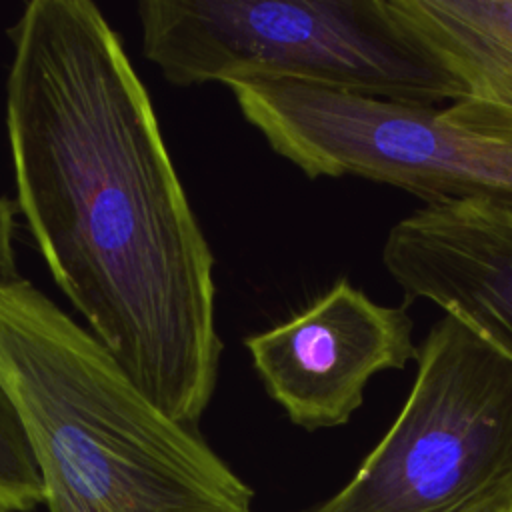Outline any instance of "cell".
I'll return each instance as SVG.
<instances>
[{"label": "cell", "instance_id": "2", "mask_svg": "<svg viewBox=\"0 0 512 512\" xmlns=\"http://www.w3.org/2000/svg\"><path fill=\"white\" fill-rule=\"evenodd\" d=\"M0 378L24 418L50 512H254L194 426L30 280L0 288Z\"/></svg>", "mask_w": 512, "mask_h": 512}, {"label": "cell", "instance_id": "6", "mask_svg": "<svg viewBox=\"0 0 512 512\" xmlns=\"http://www.w3.org/2000/svg\"><path fill=\"white\" fill-rule=\"evenodd\" d=\"M406 306L374 302L348 280L286 322L244 340L268 396L300 428L342 426L370 378L418 358Z\"/></svg>", "mask_w": 512, "mask_h": 512}, {"label": "cell", "instance_id": "1", "mask_svg": "<svg viewBox=\"0 0 512 512\" xmlns=\"http://www.w3.org/2000/svg\"><path fill=\"white\" fill-rule=\"evenodd\" d=\"M6 34L16 210L90 332L196 428L222 356L214 256L150 94L90 0H32Z\"/></svg>", "mask_w": 512, "mask_h": 512}, {"label": "cell", "instance_id": "4", "mask_svg": "<svg viewBox=\"0 0 512 512\" xmlns=\"http://www.w3.org/2000/svg\"><path fill=\"white\" fill-rule=\"evenodd\" d=\"M302 512H512V360L444 314L388 432L344 488Z\"/></svg>", "mask_w": 512, "mask_h": 512}, {"label": "cell", "instance_id": "7", "mask_svg": "<svg viewBox=\"0 0 512 512\" xmlns=\"http://www.w3.org/2000/svg\"><path fill=\"white\" fill-rule=\"evenodd\" d=\"M382 264L404 306L428 300L512 360V210L466 200L432 204L386 234Z\"/></svg>", "mask_w": 512, "mask_h": 512}, {"label": "cell", "instance_id": "11", "mask_svg": "<svg viewBox=\"0 0 512 512\" xmlns=\"http://www.w3.org/2000/svg\"><path fill=\"white\" fill-rule=\"evenodd\" d=\"M0 512H6V510H2V508H0Z\"/></svg>", "mask_w": 512, "mask_h": 512}, {"label": "cell", "instance_id": "9", "mask_svg": "<svg viewBox=\"0 0 512 512\" xmlns=\"http://www.w3.org/2000/svg\"><path fill=\"white\" fill-rule=\"evenodd\" d=\"M44 502L42 474L24 418L0 378V508L28 512Z\"/></svg>", "mask_w": 512, "mask_h": 512}, {"label": "cell", "instance_id": "10", "mask_svg": "<svg viewBox=\"0 0 512 512\" xmlns=\"http://www.w3.org/2000/svg\"><path fill=\"white\" fill-rule=\"evenodd\" d=\"M16 204L0 194V288L20 280L14 254Z\"/></svg>", "mask_w": 512, "mask_h": 512}, {"label": "cell", "instance_id": "3", "mask_svg": "<svg viewBox=\"0 0 512 512\" xmlns=\"http://www.w3.org/2000/svg\"><path fill=\"white\" fill-rule=\"evenodd\" d=\"M136 14L144 58L176 86L294 80L414 106L462 96L386 0H142Z\"/></svg>", "mask_w": 512, "mask_h": 512}, {"label": "cell", "instance_id": "8", "mask_svg": "<svg viewBox=\"0 0 512 512\" xmlns=\"http://www.w3.org/2000/svg\"><path fill=\"white\" fill-rule=\"evenodd\" d=\"M394 20L458 82V126L512 140V0H386Z\"/></svg>", "mask_w": 512, "mask_h": 512}, {"label": "cell", "instance_id": "5", "mask_svg": "<svg viewBox=\"0 0 512 512\" xmlns=\"http://www.w3.org/2000/svg\"><path fill=\"white\" fill-rule=\"evenodd\" d=\"M242 116L308 178L356 176L432 204L512 210V140L452 124L438 106L388 102L294 80L228 84Z\"/></svg>", "mask_w": 512, "mask_h": 512}]
</instances>
